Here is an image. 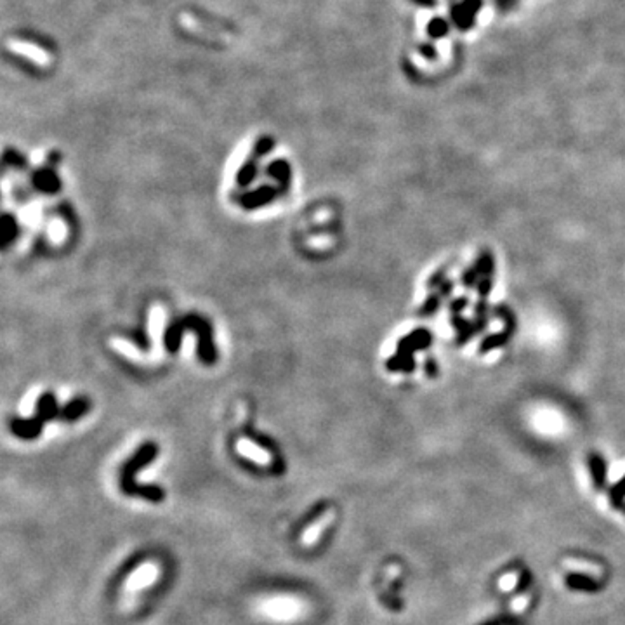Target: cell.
Instances as JSON below:
<instances>
[{
  "label": "cell",
  "mask_w": 625,
  "mask_h": 625,
  "mask_svg": "<svg viewBox=\"0 0 625 625\" xmlns=\"http://www.w3.org/2000/svg\"><path fill=\"white\" fill-rule=\"evenodd\" d=\"M514 4H516V0H497V6L501 9H504V11L505 9H511Z\"/></svg>",
  "instance_id": "25"
},
{
  "label": "cell",
  "mask_w": 625,
  "mask_h": 625,
  "mask_svg": "<svg viewBox=\"0 0 625 625\" xmlns=\"http://www.w3.org/2000/svg\"><path fill=\"white\" fill-rule=\"evenodd\" d=\"M518 580H519L518 573H507L504 578H501V582H498V587H501L502 591H511V589L516 587Z\"/></svg>",
  "instance_id": "19"
},
{
  "label": "cell",
  "mask_w": 625,
  "mask_h": 625,
  "mask_svg": "<svg viewBox=\"0 0 625 625\" xmlns=\"http://www.w3.org/2000/svg\"><path fill=\"white\" fill-rule=\"evenodd\" d=\"M564 567L570 568V570H575V571H582V573H591V575L601 573L600 567H596V564H593V563H587V561L570 560V561H564Z\"/></svg>",
  "instance_id": "18"
},
{
  "label": "cell",
  "mask_w": 625,
  "mask_h": 625,
  "mask_svg": "<svg viewBox=\"0 0 625 625\" xmlns=\"http://www.w3.org/2000/svg\"><path fill=\"white\" fill-rule=\"evenodd\" d=\"M332 518L333 516L330 514V512H325V514L318 516L315 521H311L307 527H304V534H303L304 544H313V542H315L316 538L323 534V530L329 527V523L332 521Z\"/></svg>",
  "instance_id": "14"
},
{
  "label": "cell",
  "mask_w": 625,
  "mask_h": 625,
  "mask_svg": "<svg viewBox=\"0 0 625 625\" xmlns=\"http://www.w3.org/2000/svg\"><path fill=\"white\" fill-rule=\"evenodd\" d=\"M280 195H282V191L278 190V186L264 184V186H259L256 188V190H250L247 191V193L240 195L238 204L245 208V210H256V208L264 207V205L273 204Z\"/></svg>",
  "instance_id": "4"
},
{
  "label": "cell",
  "mask_w": 625,
  "mask_h": 625,
  "mask_svg": "<svg viewBox=\"0 0 625 625\" xmlns=\"http://www.w3.org/2000/svg\"><path fill=\"white\" fill-rule=\"evenodd\" d=\"M273 146H274L273 138H270V135H263V138L257 139L256 144H254L252 155L257 158H263V157H266L271 150H273Z\"/></svg>",
  "instance_id": "17"
},
{
  "label": "cell",
  "mask_w": 625,
  "mask_h": 625,
  "mask_svg": "<svg viewBox=\"0 0 625 625\" xmlns=\"http://www.w3.org/2000/svg\"><path fill=\"white\" fill-rule=\"evenodd\" d=\"M19 237V223L11 212L2 214L0 219V249L8 250L9 247L18 240Z\"/></svg>",
  "instance_id": "11"
},
{
  "label": "cell",
  "mask_w": 625,
  "mask_h": 625,
  "mask_svg": "<svg viewBox=\"0 0 625 625\" xmlns=\"http://www.w3.org/2000/svg\"><path fill=\"white\" fill-rule=\"evenodd\" d=\"M300 603L292 597H273L263 604V611L276 620H290L300 615Z\"/></svg>",
  "instance_id": "5"
},
{
  "label": "cell",
  "mask_w": 625,
  "mask_h": 625,
  "mask_svg": "<svg viewBox=\"0 0 625 625\" xmlns=\"http://www.w3.org/2000/svg\"><path fill=\"white\" fill-rule=\"evenodd\" d=\"M483 6V0H462L459 4L452 6L450 18L461 32H469L474 26L476 16Z\"/></svg>",
  "instance_id": "3"
},
{
  "label": "cell",
  "mask_w": 625,
  "mask_h": 625,
  "mask_svg": "<svg viewBox=\"0 0 625 625\" xmlns=\"http://www.w3.org/2000/svg\"><path fill=\"white\" fill-rule=\"evenodd\" d=\"M4 165L6 167L16 168V171H26V167H28V162H26V158L23 157L19 151L8 148L4 153Z\"/></svg>",
  "instance_id": "16"
},
{
  "label": "cell",
  "mask_w": 625,
  "mask_h": 625,
  "mask_svg": "<svg viewBox=\"0 0 625 625\" xmlns=\"http://www.w3.org/2000/svg\"><path fill=\"white\" fill-rule=\"evenodd\" d=\"M32 184L39 193L44 195H56L61 190V179H59L58 172L52 165L37 168L32 172Z\"/></svg>",
  "instance_id": "6"
},
{
  "label": "cell",
  "mask_w": 625,
  "mask_h": 625,
  "mask_svg": "<svg viewBox=\"0 0 625 625\" xmlns=\"http://www.w3.org/2000/svg\"><path fill=\"white\" fill-rule=\"evenodd\" d=\"M158 445L155 441H144L143 445L135 450L132 457L122 465L120 471V488L125 495L131 497H141L153 504H160L165 498V490L158 485H139L134 479L135 472L150 465L157 459Z\"/></svg>",
  "instance_id": "2"
},
{
  "label": "cell",
  "mask_w": 625,
  "mask_h": 625,
  "mask_svg": "<svg viewBox=\"0 0 625 625\" xmlns=\"http://www.w3.org/2000/svg\"><path fill=\"white\" fill-rule=\"evenodd\" d=\"M157 573H158V570L155 564H150V563L143 564V567L138 568V570H135L134 573L129 577L127 589H131V591H138V589L146 587V585H150L151 582L157 578Z\"/></svg>",
  "instance_id": "12"
},
{
  "label": "cell",
  "mask_w": 625,
  "mask_h": 625,
  "mask_svg": "<svg viewBox=\"0 0 625 625\" xmlns=\"http://www.w3.org/2000/svg\"><path fill=\"white\" fill-rule=\"evenodd\" d=\"M44 426L37 417L33 415L32 419H12L9 422L11 432L19 439H35L42 435Z\"/></svg>",
  "instance_id": "8"
},
{
  "label": "cell",
  "mask_w": 625,
  "mask_h": 625,
  "mask_svg": "<svg viewBox=\"0 0 625 625\" xmlns=\"http://www.w3.org/2000/svg\"><path fill=\"white\" fill-rule=\"evenodd\" d=\"M129 337H131V339L134 340V342L138 344V346L141 347V349H146L148 344H150V342H148V336L143 332V330H141V332H139V330H135V332L129 333Z\"/></svg>",
  "instance_id": "20"
},
{
  "label": "cell",
  "mask_w": 625,
  "mask_h": 625,
  "mask_svg": "<svg viewBox=\"0 0 625 625\" xmlns=\"http://www.w3.org/2000/svg\"><path fill=\"white\" fill-rule=\"evenodd\" d=\"M266 174L271 177V179L276 181L278 190L285 193L290 186V179H292V168H290V164L283 158H278V160H273L271 164H267L266 167Z\"/></svg>",
  "instance_id": "9"
},
{
  "label": "cell",
  "mask_w": 625,
  "mask_h": 625,
  "mask_svg": "<svg viewBox=\"0 0 625 625\" xmlns=\"http://www.w3.org/2000/svg\"><path fill=\"white\" fill-rule=\"evenodd\" d=\"M89 410H91V399H89L87 396H77V398L69 399L65 406H61L59 421L75 422L78 421L80 417H84Z\"/></svg>",
  "instance_id": "10"
},
{
  "label": "cell",
  "mask_w": 625,
  "mask_h": 625,
  "mask_svg": "<svg viewBox=\"0 0 625 625\" xmlns=\"http://www.w3.org/2000/svg\"><path fill=\"white\" fill-rule=\"evenodd\" d=\"M186 330H191L198 337V360L204 365H214L217 362V349L214 344L212 325L200 315H186L177 318L165 329L164 332V347L171 355L179 351L181 340Z\"/></svg>",
  "instance_id": "1"
},
{
  "label": "cell",
  "mask_w": 625,
  "mask_h": 625,
  "mask_svg": "<svg viewBox=\"0 0 625 625\" xmlns=\"http://www.w3.org/2000/svg\"><path fill=\"white\" fill-rule=\"evenodd\" d=\"M412 2L426 9H435L438 6V0H412Z\"/></svg>",
  "instance_id": "24"
},
{
  "label": "cell",
  "mask_w": 625,
  "mask_h": 625,
  "mask_svg": "<svg viewBox=\"0 0 625 625\" xmlns=\"http://www.w3.org/2000/svg\"><path fill=\"white\" fill-rule=\"evenodd\" d=\"M419 51L422 52V56H424L426 59H436V56H438V52H436V49L432 47V45H421Z\"/></svg>",
  "instance_id": "23"
},
{
  "label": "cell",
  "mask_w": 625,
  "mask_h": 625,
  "mask_svg": "<svg viewBox=\"0 0 625 625\" xmlns=\"http://www.w3.org/2000/svg\"><path fill=\"white\" fill-rule=\"evenodd\" d=\"M426 32H428L429 37L435 39V41H438V39H443L448 35L450 25H448V21H445L443 18H432L431 21L428 23V28H426Z\"/></svg>",
  "instance_id": "15"
},
{
  "label": "cell",
  "mask_w": 625,
  "mask_h": 625,
  "mask_svg": "<svg viewBox=\"0 0 625 625\" xmlns=\"http://www.w3.org/2000/svg\"><path fill=\"white\" fill-rule=\"evenodd\" d=\"M530 603V596L523 594V596H519V600L512 601V610L514 611H523L527 608V604Z\"/></svg>",
  "instance_id": "22"
},
{
  "label": "cell",
  "mask_w": 625,
  "mask_h": 625,
  "mask_svg": "<svg viewBox=\"0 0 625 625\" xmlns=\"http://www.w3.org/2000/svg\"><path fill=\"white\" fill-rule=\"evenodd\" d=\"M59 412H61V408H59L56 395L52 391H45L37 398L33 415L37 417L42 424H47V422L59 419Z\"/></svg>",
  "instance_id": "7"
},
{
  "label": "cell",
  "mask_w": 625,
  "mask_h": 625,
  "mask_svg": "<svg viewBox=\"0 0 625 625\" xmlns=\"http://www.w3.org/2000/svg\"><path fill=\"white\" fill-rule=\"evenodd\" d=\"M257 162H259V158L254 157V155H250V157L247 158L243 164H241V167L238 168V172H237V186L238 188H247L254 183V179L257 177V172H259V165H257Z\"/></svg>",
  "instance_id": "13"
},
{
  "label": "cell",
  "mask_w": 625,
  "mask_h": 625,
  "mask_svg": "<svg viewBox=\"0 0 625 625\" xmlns=\"http://www.w3.org/2000/svg\"><path fill=\"white\" fill-rule=\"evenodd\" d=\"M593 471L597 483L603 481V461H601V457H593Z\"/></svg>",
  "instance_id": "21"
}]
</instances>
